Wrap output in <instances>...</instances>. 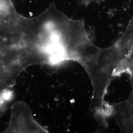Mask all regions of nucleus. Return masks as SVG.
I'll list each match as a JSON object with an SVG mask.
<instances>
[{
    "label": "nucleus",
    "mask_w": 133,
    "mask_h": 133,
    "mask_svg": "<svg viewBox=\"0 0 133 133\" xmlns=\"http://www.w3.org/2000/svg\"><path fill=\"white\" fill-rule=\"evenodd\" d=\"M1 96L4 102H6L11 101L14 97V91L10 88H5L0 91Z\"/></svg>",
    "instance_id": "nucleus-4"
},
{
    "label": "nucleus",
    "mask_w": 133,
    "mask_h": 133,
    "mask_svg": "<svg viewBox=\"0 0 133 133\" xmlns=\"http://www.w3.org/2000/svg\"><path fill=\"white\" fill-rule=\"evenodd\" d=\"M128 99L129 101V102H130L133 114V90H132V91L131 92L130 96H129V97L128 98Z\"/></svg>",
    "instance_id": "nucleus-5"
},
{
    "label": "nucleus",
    "mask_w": 133,
    "mask_h": 133,
    "mask_svg": "<svg viewBox=\"0 0 133 133\" xmlns=\"http://www.w3.org/2000/svg\"><path fill=\"white\" fill-rule=\"evenodd\" d=\"M116 42L125 52L126 56L124 62V71L129 74L131 83L133 85V16Z\"/></svg>",
    "instance_id": "nucleus-2"
},
{
    "label": "nucleus",
    "mask_w": 133,
    "mask_h": 133,
    "mask_svg": "<svg viewBox=\"0 0 133 133\" xmlns=\"http://www.w3.org/2000/svg\"><path fill=\"white\" fill-rule=\"evenodd\" d=\"M33 117L31 109L26 102L19 101L11 108L9 124L3 133H48Z\"/></svg>",
    "instance_id": "nucleus-1"
},
{
    "label": "nucleus",
    "mask_w": 133,
    "mask_h": 133,
    "mask_svg": "<svg viewBox=\"0 0 133 133\" xmlns=\"http://www.w3.org/2000/svg\"><path fill=\"white\" fill-rule=\"evenodd\" d=\"M110 110L122 132L133 133V114L128 99L110 106Z\"/></svg>",
    "instance_id": "nucleus-3"
},
{
    "label": "nucleus",
    "mask_w": 133,
    "mask_h": 133,
    "mask_svg": "<svg viewBox=\"0 0 133 133\" xmlns=\"http://www.w3.org/2000/svg\"><path fill=\"white\" fill-rule=\"evenodd\" d=\"M93 1V0H82V2L83 5L87 6L90 5Z\"/></svg>",
    "instance_id": "nucleus-6"
}]
</instances>
